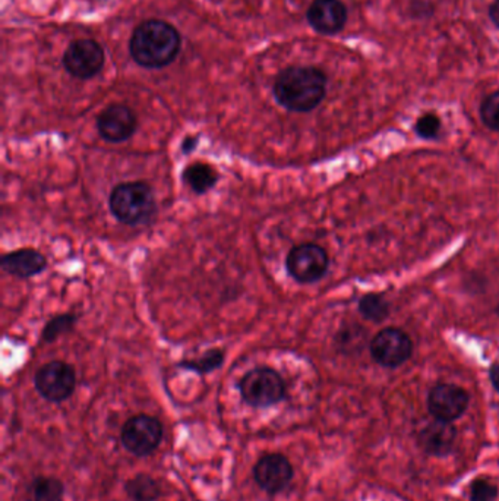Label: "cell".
Masks as SVG:
<instances>
[{
  "label": "cell",
  "instance_id": "9c48e42d",
  "mask_svg": "<svg viewBox=\"0 0 499 501\" xmlns=\"http://www.w3.org/2000/svg\"><path fill=\"white\" fill-rule=\"evenodd\" d=\"M63 65L72 77L89 80L99 74L100 69L103 68V48L90 38L74 41L63 56Z\"/></svg>",
  "mask_w": 499,
  "mask_h": 501
},
{
  "label": "cell",
  "instance_id": "30bf717a",
  "mask_svg": "<svg viewBox=\"0 0 499 501\" xmlns=\"http://www.w3.org/2000/svg\"><path fill=\"white\" fill-rule=\"evenodd\" d=\"M293 478V466L280 453L264 454L254 466L255 483L270 496L281 493Z\"/></svg>",
  "mask_w": 499,
  "mask_h": 501
},
{
  "label": "cell",
  "instance_id": "5b68a950",
  "mask_svg": "<svg viewBox=\"0 0 499 501\" xmlns=\"http://www.w3.org/2000/svg\"><path fill=\"white\" fill-rule=\"evenodd\" d=\"M34 386L48 402H65L74 395L77 374L67 362H48L43 365L34 377Z\"/></svg>",
  "mask_w": 499,
  "mask_h": 501
},
{
  "label": "cell",
  "instance_id": "e0dca14e",
  "mask_svg": "<svg viewBox=\"0 0 499 501\" xmlns=\"http://www.w3.org/2000/svg\"><path fill=\"white\" fill-rule=\"evenodd\" d=\"M125 491L133 501H155L162 496V486L147 474H138L129 479Z\"/></svg>",
  "mask_w": 499,
  "mask_h": 501
},
{
  "label": "cell",
  "instance_id": "3957f363",
  "mask_svg": "<svg viewBox=\"0 0 499 501\" xmlns=\"http://www.w3.org/2000/svg\"><path fill=\"white\" fill-rule=\"evenodd\" d=\"M109 207L116 220L123 225H140L155 213L154 194L145 182H126L114 187Z\"/></svg>",
  "mask_w": 499,
  "mask_h": 501
},
{
  "label": "cell",
  "instance_id": "7a4b0ae2",
  "mask_svg": "<svg viewBox=\"0 0 499 501\" xmlns=\"http://www.w3.org/2000/svg\"><path fill=\"white\" fill-rule=\"evenodd\" d=\"M131 56L143 68H165L176 59L180 50V34L175 27L150 19L136 27L129 43Z\"/></svg>",
  "mask_w": 499,
  "mask_h": 501
},
{
  "label": "cell",
  "instance_id": "5bb4252c",
  "mask_svg": "<svg viewBox=\"0 0 499 501\" xmlns=\"http://www.w3.org/2000/svg\"><path fill=\"white\" fill-rule=\"evenodd\" d=\"M455 437L457 430L452 422L435 418V421L425 425L422 432H419L418 442L425 453L447 456L454 446Z\"/></svg>",
  "mask_w": 499,
  "mask_h": 501
},
{
  "label": "cell",
  "instance_id": "8fae6325",
  "mask_svg": "<svg viewBox=\"0 0 499 501\" xmlns=\"http://www.w3.org/2000/svg\"><path fill=\"white\" fill-rule=\"evenodd\" d=\"M469 400L464 389L455 384H438L430 390L428 408L437 420L452 422L466 412Z\"/></svg>",
  "mask_w": 499,
  "mask_h": 501
},
{
  "label": "cell",
  "instance_id": "7402d4cb",
  "mask_svg": "<svg viewBox=\"0 0 499 501\" xmlns=\"http://www.w3.org/2000/svg\"><path fill=\"white\" fill-rule=\"evenodd\" d=\"M481 116L489 130L499 133V91L492 92L491 96L483 100L481 106Z\"/></svg>",
  "mask_w": 499,
  "mask_h": 501
},
{
  "label": "cell",
  "instance_id": "ba28073f",
  "mask_svg": "<svg viewBox=\"0 0 499 501\" xmlns=\"http://www.w3.org/2000/svg\"><path fill=\"white\" fill-rule=\"evenodd\" d=\"M413 352V343L400 328H384L371 343L375 361L387 368H397L408 361Z\"/></svg>",
  "mask_w": 499,
  "mask_h": 501
},
{
  "label": "cell",
  "instance_id": "cb8c5ba5",
  "mask_svg": "<svg viewBox=\"0 0 499 501\" xmlns=\"http://www.w3.org/2000/svg\"><path fill=\"white\" fill-rule=\"evenodd\" d=\"M415 130L419 137L425 138V140H435L440 133L441 119L437 114H423L422 118H419V121L416 122Z\"/></svg>",
  "mask_w": 499,
  "mask_h": 501
},
{
  "label": "cell",
  "instance_id": "52a82bcc",
  "mask_svg": "<svg viewBox=\"0 0 499 501\" xmlns=\"http://www.w3.org/2000/svg\"><path fill=\"white\" fill-rule=\"evenodd\" d=\"M163 440V425L150 415H135L129 418L122 428V442L129 453L148 456L160 446Z\"/></svg>",
  "mask_w": 499,
  "mask_h": 501
},
{
  "label": "cell",
  "instance_id": "44dd1931",
  "mask_svg": "<svg viewBox=\"0 0 499 501\" xmlns=\"http://www.w3.org/2000/svg\"><path fill=\"white\" fill-rule=\"evenodd\" d=\"M75 323H77V317L72 314L58 315L45 325L43 333H41V339H43V342H55L60 336L69 333L74 328Z\"/></svg>",
  "mask_w": 499,
  "mask_h": 501
},
{
  "label": "cell",
  "instance_id": "7c38bea8",
  "mask_svg": "<svg viewBox=\"0 0 499 501\" xmlns=\"http://www.w3.org/2000/svg\"><path fill=\"white\" fill-rule=\"evenodd\" d=\"M136 125L138 122L133 109L123 104L106 107L97 119V130L109 143H123L129 140L135 133Z\"/></svg>",
  "mask_w": 499,
  "mask_h": 501
},
{
  "label": "cell",
  "instance_id": "ac0fdd59",
  "mask_svg": "<svg viewBox=\"0 0 499 501\" xmlns=\"http://www.w3.org/2000/svg\"><path fill=\"white\" fill-rule=\"evenodd\" d=\"M65 496V485L62 481L53 476H37L28 486L30 501H62Z\"/></svg>",
  "mask_w": 499,
  "mask_h": 501
},
{
  "label": "cell",
  "instance_id": "277c9868",
  "mask_svg": "<svg viewBox=\"0 0 499 501\" xmlns=\"http://www.w3.org/2000/svg\"><path fill=\"white\" fill-rule=\"evenodd\" d=\"M239 391L252 408H270L286 398V384L279 372L261 367L246 372L239 383Z\"/></svg>",
  "mask_w": 499,
  "mask_h": 501
},
{
  "label": "cell",
  "instance_id": "ffe728a7",
  "mask_svg": "<svg viewBox=\"0 0 499 501\" xmlns=\"http://www.w3.org/2000/svg\"><path fill=\"white\" fill-rule=\"evenodd\" d=\"M359 311L366 320L379 323L388 317L389 305L382 296L366 295L360 299Z\"/></svg>",
  "mask_w": 499,
  "mask_h": 501
},
{
  "label": "cell",
  "instance_id": "6da1fadb",
  "mask_svg": "<svg viewBox=\"0 0 499 501\" xmlns=\"http://www.w3.org/2000/svg\"><path fill=\"white\" fill-rule=\"evenodd\" d=\"M327 91V77L313 67H292L277 77L274 96L287 111L305 113L323 101Z\"/></svg>",
  "mask_w": 499,
  "mask_h": 501
},
{
  "label": "cell",
  "instance_id": "9a60e30c",
  "mask_svg": "<svg viewBox=\"0 0 499 501\" xmlns=\"http://www.w3.org/2000/svg\"><path fill=\"white\" fill-rule=\"evenodd\" d=\"M2 269L12 276L19 279H30L45 272L48 267V260L45 255L33 248H24L5 255L2 261Z\"/></svg>",
  "mask_w": 499,
  "mask_h": 501
},
{
  "label": "cell",
  "instance_id": "4fadbf2b",
  "mask_svg": "<svg viewBox=\"0 0 499 501\" xmlns=\"http://www.w3.org/2000/svg\"><path fill=\"white\" fill-rule=\"evenodd\" d=\"M306 16L313 30L333 36L345 26L347 11L340 0H313Z\"/></svg>",
  "mask_w": 499,
  "mask_h": 501
},
{
  "label": "cell",
  "instance_id": "8992f818",
  "mask_svg": "<svg viewBox=\"0 0 499 501\" xmlns=\"http://www.w3.org/2000/svg\"><path fill=\"white\" fill-rule=\"evenodd\" d=\"M328 264L330 260L327 250L315 243H303L294 247L286 260L287 272L294 281L302 284L321 281L327 273Z\"/></svg>",
  "mask_w": 499,
  "mask_h": 501
},
{
  "label": "cell",
  "instance_id": "d6986e66",
  "mask_svg": "<svg viewBox=\"0 0 499 501\" xmlns=\"http://www.w3.org/2000/svg\"><path fill=\"white\" fill-rule=\"evenodd\" d=\"M224 362V352L220 349L208 350L207 354L202 355L199 359L194 361L179 362L180 368L189 369V371L196 372V374H208V372L216 371L220 368Z\"/></svg>",
  "mask_w": 499,
  "mask_h": 501
},
{
  "label": "cell",
  "instance_id": "603a6c76",
  "mask_svg": "<svg viewBox=\"0 0 499 501\" xmlns=\"http://www.w3.org/2000/svg\"><path fill=\"white\" fill-rule=\"evenodd\" d=\"M496 497H498V488L489 479L477 478L470 486L472 501H495Z\"/></svg>",
  "mask_w": 499,
  "mask_h": 501
},
{
  "label": "cell",
  "instance_id": "2e32d148",
  "mask_svg": "<svg viewBox=\"0 0 499 501\" xmlns=\"http://www.w3.org/2000/svg\"><path fill=\"white\" fill-rule=\"evenodd\" d=\"M184 181L196 194H206L216 187L218 174L207 163H192L185 169Z\"/></svg>",
  "mask_w": 499,
  "mask_h": 501
},
{
  "label": "cell",
  "instance_id": "d4e9b609",
  "mask_svg": "<svg viewBox=\"0 0 499 501\" xmlns=\"http://www.w3.org/2000/svg\"><path fill=\"white\" fill-rule=\"evenodd\" d=\"M489 377H491V383L496 391H499V364L494 365L491 371H489Z\"/></svg>",
  "mask_w": 499,
  "mask_h": 501
},
{
  "label": "cell",
  "instance_id": "484cf974",
  "mask_svg": "<svg viewBox=\"0 0 499 501\" xmlns=\"http://www.w3.org/2000/svg\"><path fill=\"white\" fill-rule=\"evenodd\" d=\"M489 16H491L492 21L499 28V0H495L494 4L491 5V9H489Z\"/></svg>",
  "mask_w": 499,
  "mask_h": 501
}]
</instances>
